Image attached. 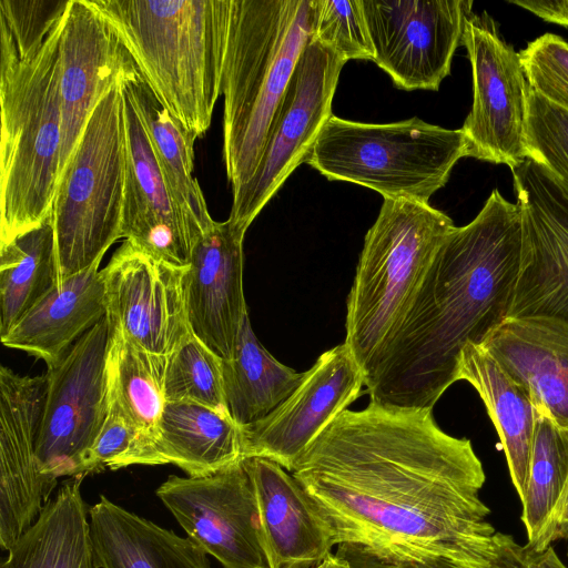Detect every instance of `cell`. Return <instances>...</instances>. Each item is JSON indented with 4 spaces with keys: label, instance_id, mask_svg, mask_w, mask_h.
Here are the masks:
<instances>
[{
    "label": "cell",
    "instance_id": "6da1fadb",
    "mask_svg": "<svg viewBox=\"0 0 568 568\" xmlns=\"http://www.w3.org/2000/svg\"><path fill=\"white\" fill-rule=\"evenodd\" d=\"M327 521L338 555L413 568H494L496 529L471 442L433 408L369 402L345 409L292 471Z\"/></svg>",
    "mask_w": 568,
    "mask_h": 568
},
{
    "label": "cell",
    "instance_id": "7a4b0ae2",
    "mask_svg": "<svg viewBox=\"0 0 568 568\" xmlns=\"http://www.w3.org/2000/svg\"><path fill=\"white\" fill-rule=\"evenodd\" d=\"M523 245L517 203L494 189L438 248L398 327L365 375L371 402L433 408L458 381L460 354L508 318Z\"/></svg>",
    "mask_w": 568,
    "mask_h": 568
},
{
    "label": "cell",
    "instance_id": "3957f363",
    "mask_svg": "<svg viewBox=\"0 0 568 568\" xmlns=\"http://www.w3.org/2000/svg\"><path fill=\"white\" fill-rule=\"evenodd\" d=\"M119 33L156 98L196 139L209 130L232 0H91Z\"/></svg>",
    "mask_w": 568,
    "mask_h": 568
},
{
    "label": "cell",
    "instance_id": "277c9868",
    "mask_svg": "<svg viewBox=\"0 0 568 568\" xmlns=\"http://www.w3.org/2000/svg\"><path fill=\"white\" fill-rule=\"evenodd\" d=\"M62 21L41 45L24 53L0 24V244L51 213L61 166Z\"/></svg>",
    "mask_w": 568,
    "mask_h": 568
},
{
    "label": "cell",
    "instance_id": "5b68a950",
    "mask_svg": "<svg viewBox=\"0 0 568 568\" xmlns=\"http://www.w3.org/2000/svg\"><path fill=\"white\" fill-rule=\"evenodd\" d=\"M313 23L314 0H232L222 78L223 155L232 192L255 172Z\"/></svg>",
    "mask_w": 568,
    "mask_h": 568
},
{
    "label": "cell",
    "instance_id": "8992f818",
    "mask_svg": "<svg viewBox=\"0 0 568 568\" xmlns=\"http://www.w3.org/2000/svg\"><path fill=\"white\" fill-rule=\"evenodd\" d=\"M455 227L428 203L384 200L346 300L345 344L365 375L389 341L438 248Z\"/></svg>",
    "mask_w": 568,
    "mask_h": 568
},
{
    "label": "cell",
    "instance_id": "52a82bcc",
    "mask_svg": "<svg viewBox=\"0 0 568 568\" xmlns=\"http://www.w3.org/2000/svg\"><path fill=\"white\" fill-rule=\"evenodd\" d=\"M465 156L469 154L462 129L418 118L376 124L332 115L305 163L329 181L358 184L384 200L428 203Z\"/></svg>",
    "mask_w": 568,
    "mask_h": 568
},
{
    "label": "cell",
    "instance_id": "ba28073f",
    "mask_svg": "<svg viewBox=\"0 0 568 568\" xmlns=\"http://www.w3.org/2000/svg\"><path fill=\"white\" fill-rule=\"evenodd\" d=\"M121 83L95 105L58 180L51 220L61 280L100 263L122 239L126 146Z\"/></svg>",
    "mask_w": 568,
    "mask_h": 568
},
{
    "label": "cell",
    "instance_id": "9c48e42d",
    "mask_svg": "<svg viewBox=\"0 0 568 568\" xmlns=\"http://www.w3.org/2000/svg\"><path fill=\"white\" fill-rule=\"evenodd\" d=\"M346 61L311 38L270 125L252 178L233 192L230 223L246 233L254 219L304 163L324 124Z\"/></svg>",
    "mask_w": 568,
    "mask_h": 568
},
{
    "label": "cell",
    "instance_id": "30bf717a",
    "mask_svg": "<svg viewBox=\"0 0 568 568\" xmlns=\"http://www.w3.org/2000/svg\"><path fill=\"white\" fill-rule=\"evenodd\" d=\"M109 345L110 325L104 316L47 372L37 457L41 473L53 481L82 476L83 460L105 422Z\"/></svg>",
    "mask_w": 568,
    "mask_h": 568
},
{
    "label": "cell",
    "instance_id": "8fae6325",
    "mask_svg": "<svg viewBox=\"0 0 568 568\" xmlns=\"http://www.w3.org/2000/svg\"><path fill=\"white\" fill-rule=\"evenodd\" d=\"M462 43L473 74V105L462 126L468 154L511 170L528 159V83L519 53L486 11L467 17Z\"/></svg>",
    "mask_w": 568,
    "mask_h": 568
},
{
    "label": "cell",
    "instance_id": "7c38bea8",
    "mask_svg": "<svg viewBox=\"0 0 568 568\" xmlns=\"http://www.w3.org/2000/svg\"><path fill=\"white\" fill-rule=\"evenodd\" d=\"M523 214V245L508 318L568 325V197L527 159L511 169Z\"/></svg>",
    "mask_w": 568,
    "mask_h": 568
},
{
    "label": "cell",
    "instance_id": "4fadbf2b",
    "mask_svg": "<svg viewBox=\"0 0 568 568\" xmlns=\"http://www.w3.org/2000/svg\"><path fill=\"white\" fill-rule=\"evenodd\" d=\"M374 62L407 91H437L462 43L468 0H362Z\"/></svg>",
    "mask_w": 568,
    "mask_h": 568
},
{
    "label": "cell",
    "instance_id": "5bb4252c",
    "mask_svg": "<svg viewBox=\"0 0 568 568\" xmlns=\"http://www.w3.org/2000/svg\"><path fill=\"white\" fill-rule=\"evenodd\" d=\"M156 495L187 538L224 568H270L243 458L203 477L172 475Z\"/></svg>",
    "mask_w": 568,
    "mask_h": 568
},
{
    "label": "cell",
    "instance_id": "9a60e30c",
    "mask_svg": "<svg viewBox=\"0 0 568 568\" xmlns=\"http://www.w3.org/2000/svg\"><path fill=\"white\" fill-rule=\"evenodd\" d=\"M186 272L125 240L101 270L110 327L146 352L169 357L192 334Z\"/></svg>",
    "mask_w": 568,
    "mask_h": 568
},
{
    "label": "cell",
    "instance_id": "2e32d148",
    "mask_svg": "<svg viewBox=\"0 0 568 568\" xmlns=\"http://www.w3.org/2000/svg\"><path fill=\"white\" fill-rule=\"evenodd\" d=\"M365 385V373L345 343L324 352L298 387L263 419L241 426L242 458L263 457L293 471L307 446Z\"/></svg>",
    "mask_w": 568,
    "mask_h": 568
},
{
    "label": "cell",
    "instance_id": "e0dca14e",
    "mask_svg": "<svg viewBox=\"0 0 568 568\" xmlns=\"http://www.w3.org/2000/svg\"><path fill=\"white\" fill-rule=\"evenodd\" d=\"M138 71L119 33L91 0H70L59 43L60 173L99 101Z\"/></svg>",
    "mask_w": 568,
    "mask_h": 568
},
{
    "label": "cell",
    "instance_id": "ac0fdd59",
    "mask_svg": "<svg viewBox=\"0 0 568 568\" xmlns=\"http://www.w3.org/2000/svg\"><path fill=\"white\" fill-rule=\"evenodd\" d=\"M47 374L0 367V545L9 547L36 521L57 481L40 470L37 439Z\"/></svg>",
    "mask_w": 568,
    "mask_h": 568
},
{
    "label": "cell",
    "instance_id": "d6986e66",
    "mask_svg": "<svg viewBox=\"0 0 568 568\" xmlns=\"http://www.w3.org/2000/svg\"><path fill=\"white\" fill-rule=\"evenodd\" d=\"M126 171L122 239L176 267H187L196 245L162 175L140 113L121 83Z\"/></svg>",
    "mask_w": 568,
    "mask_h": 568
},
{
    "label": "cell",
    "instance_id": "ffe728a7",
    "mask_svg": "<svg viewBox=\"0 0 568 568\" xmlns=\"http://www.w3.org/2000/svg\"><path fill=\"white\" fill-rule=\"evenodd\" d=\"M244 236L229 220L214 222L194 246L186 272L191 332L222 359L231 358L247 313L243 292Z\"/></svg>",
    "mask_w": 568,
    "mask_h": 568
},
{
    "label": "cell",
    "instance_id": "44dd1931",
    "mask_svg": "<svg viewBox=\"0 0 568 568\" xmlns=\"http://www.w3.org/2000/svg\"><path fill=\"white\" fill-rule=\"evenodd\" d=\"M253 484L270 568H312L332 554L331 528L302 485L280 464L243 458Z\"/></svg>",
    "mask_w": 568,
    "mask_h": 568
},
{
    "label": "cell",
    "instance_id": "7402d4cb",
    "mask_svg": "<svg viewBox=\"0 0 568 568\" xmlns=\"http://www.w3.org/2000/svg\"><path fill=\"white\" fill-rule=\"evenodd\" d=\"M481 346L527 389L538 414L568 430V325L507 318Z\"/></svg>",
    "mask_w": 568,
    "mask_h": 568
},
{
    "label": "cell",
    "instance_id": "603a6c76",
    "mask_svg": "<svg viewBox=\"0 0 568 568\" xmlns=\"http://www.w3.org/2000/svg\"><path fill=\"white\" fill-rule=\"evenodd\" d=\"M242 459L241 427L227 415L187 402H166L158 426L142 436L132 465L173 464L203 477Z\"/></svg>",
    "mask_w": 568,
    "mask_h": 568
},
{
    "label": "cell",
    "instance_id": "cb8c5ba5",
    "mask_svg": "<svg viewBox=\"0 0 568 568\" xmlns=\"http://www.w3.org/2000/svg\"><path fill=\"white\" fill-rule=\"evenodd\" d=\"M100 263L63 278L1 337L54 367L73 344L105 316Z\"/></svg>",
    "mask_w": 568,
    "mask_h": 568
},
{
    "label": "cell",
    "instance_id": "d4e9b609",
    "mask_svg": "<svg viewBox=\"0 0 568 568\" xmlns=\"http://www.w3.org/2000/svg\"><path fill=\"white\" fill-rule=\"evenodd\" d=\"M98 568H210L207 554L114 504L105 496L89 509Z\"/></svg>",
    "mask_w": 568,
    "mask_h": 568
},
{
    "label": "cell",
    "instance_id": "484cf974",
    "mask_svg": "<svg viewBox=\"0 0 568 568\" xmlns=\"http://www.w3.org/2000/svg\"><path fill=\"white\" fill-rule=\"evenodd\" d=\"M83 476L71 477L36 521L9 547L1 568H98L82 498Z\"/></svg>",
    "mask_w": 568,
    "mask_h": 568
},
{
    "label": "cell",
    "instance_id": "4316f807",
    "mask_svg": "<svg viewBox=\"0 0 568 568\" xmlns=\"http://www.w3.org/2000/svg\"><path fill=\"white\" fill-rule=\"evenodd\" d=\"M479 394L499 435L513 486L523 496L531 449L536 407L527 389L481 345L468 344L460 354L458 381Z\"/></svg>",
    "mask_w": 568,
    "mask_h": 568
},
{
    "label": "cell",
    "instance_id": "83f0119b",
    "mask_svg": "<svg viewBox=\"0 0 568 568\" xmlns=\"http://www.w3.org/2000/svg\"><path fill=\"white\" fill-rule=\"evenodd\" d=\"M148 132L172 200L196 242L214 224L204 194L194 176L196 138L156 98L138 71L122 81Z\"/></svg>",
    "mask_w": 568,
    "mask_h": 568
},
{
    "label": "cell",
    "instance_id": "f1b7e54d",
    "mask_svg": "<svg viewBox=\"0 0 568 568\" xmlns=\"http://www.w3.org/2000/svg\"><path fill=\"white\" fill-rule=\"evenodd\" d=\"M229 416L241 427L256 423L298 387L304 373L280 363L257 339L245 314L233 354L222 359Z\"/></svg>",
    "mask_w": 568,
    "mask_h": 568
},
{
    "label": "cell",
    "instance_id": "f546056e",
    "mask_svg": "<svg viewBox=\"0 0 568 568\" xmlns=\"http://www.w3.org/2000/svg\"><path fill=\"white\" fill-rule=\"evenodd\" d=\"M61 281L50 213L41 224L0 244V336Z\"/></svg>",
    "mask_w": 568,
    "mask_h": 568
},
{
    "label": "cell",
    "instance_id": "4dcf8cb0",
    "mask_svg": "<svg viewBox=\"0 0 568 568\" xmlns=\"http://www.w3.org/2000/svg\"><path fill=\"white\" fill-rule=\"evenodd\" d=\"M168 357L151 354L110 327L106 375L110 402L142 433L150 436L166 404Z\"/></svg>",
    "mask_w": 568,
    "mask_h": 568
},
{
    "label": "cell",
    "instance_id": "1f68e13d",
    "mask_svg": "<svg viewBox=\"0 0 568 568\" xmlns=\"http://www.w3.org/2000/svg\"><path fill=\"white\" fill-rule=\"evenodd\" d=\"M568 477V430L536 412L525 489L520 498L527 545L545 530Z\"/></svg>",
    "mask_w": 568,
    "mask_h": 568
},
{
    "label": "cell",
    "instance_id": "d6a6232c",
    "mask_svg": "<svg viewBox=\"0 0 568 568\" xmlns=\"http://www.w3.org/2000/svg\"><path fill=\"white\" fill-rule=\"evenodd\" d=\"M164 395L166 402L194 403L227 414L222 358L191 334L168 357Z\"/></svg>",
    "mask_w": 568,
    "mask_h": 568
},
{
    "label": "cell",
    "instance_id": "836d02e7",
    "mask_svg": "<svg viewBox=\"0 0 568 568\" xmlns=\"http://www.w3.org/2000/svg\"><path fill=\"white\" fill-rule=\"evenodd\" d=\"M527 158L538 163L568 197V112L528 87Z\"/></svg>",
    "mask_w": 568,
    "mask_h": 568
},
{
    "label": "cell",
    "instance_id": "e575fe53",
    "mask_svg": "<svg viewBox=\"0 0 568 568\" xmlns=\"http://www.w3.org/2000/svg\"><path fill=\"white\" fill-rule=\"evenodd\" d=\"M312 39L334 50L346 62L373 61L375 57L362 0H314Z\"/></svg>",
    "mask_w": 568,
    "mask_h": 568
},
{
    "label": "cell",
    "instance_id": "d590c367",
    "mask_svg": "<svg viewBox=\"0 0 568 568\" xmlns=\"http://www.w3.org/2000/svg\"><path fill=\"white\" fill-rule=\"evenodd\" d=\"M518 53L528 87L568 112V42L545 33Z\"/></svg>",
    "mask_w": 568,
    "mask_h": 568
},
{
    "label": "cell",
    "instance_id": "8d00e7d4",
    "mask_svg": "<svg viewBox=\"0 0 568 568\" xmlns=\"http://www.w3.org/2000/svg\"><path fill=\"white\" fill-rule=\"evenodd\" d=\"M70 0H0V24L20 53L43 43L62 20Z\"/></svg>",
    "mask_w": 568,
    "mask_h": 568
},
{
    "label": "cell",
    "instance_id": "74e56055",
    "mask_svg": "<svg viewBox=\"0 0 568 568\" xmlns=\"http://www.w3.org/2000/svg\"><path fill=\"white\" fill-rule=\"evenodd\" d=\"M143 433L110 402L105 422L89 449L82 465L81 475L104 469L116 470L132 465V458Z\"/></svg>",
    "mask_w": 568,
    "mask_h": 568
},
{
    "label": "cell",
    "instance_id": "f35d334b",
    "mask_svg": "<svg viewBox=\"0 0 568 568\" xmlns=\"http://www.w3.org/2000/svg\"><path fill=\"white\" fill-rule=\"evenodd\" d=\"M496 560L494 568H568L552 546L537 551L521 545L511 535L496 531Z\"/></svg>",
    "mask_w": 568,
    "mask_h": 568
},
{
    "label": "cell",
    "instance_id": "ab89813d",
    "mask_svg": "<svg viewBox=\"0 0 568 568\" xmlns=\"http://www.w3.org/2000/svg\"><path fill=\"white\" fill-rule=\"evenodd\" d=\"M556 540H567L568 556V477L545 530L537 544L531 548L541 551L552 546V542Z\"/></svg>",
    "mask_w": 568,
    "mask_h": 568
},
{
    "label": "cell",
    "instance_id": "60d3db41",
    "mask_svg": "<svg viewBox=\"0 0 568 568\" xmlns=\"http://www.w3.org/2000/svg\"><path fill=\"white\" fill-rule=\"evenodd\" d=\"M551 23L568 28V0H507Z\"/></svg>",
    "mask_w": 568,
    "mask_h": 568
},
{
    "label": "cell",
    "instance_id": "b9f144b4",
    "mask_svg": "<svg viewBox=\"0 0 568 568\" xmlns=\"http://www.w3.org/2000/svg\"><path fill=\"white\" fill-rule=\"evenodd\" d=\"M338 555V554H337ZM344 557L349 565V568H413V567H406V566H398V565H390L385 564L367 558L356 557V556H346V555H339Z\"/></svg>",
    "mask_w": 568,
    "mask_h": 568
},
{
    "label": "cell",
    "instance_id": "7bdbcfd3",
    "mask_svg": "<svg viewBox=\"0 0 568 568\" xmlns=\"http://www.w3.org/2000/svg\"><path fill=\"white\" fill-rule=\"evenodd\" d=\"M312 568H349L348 561L337 555V554H331L328 557H326L322 562L318 565L312 567Z\"/></svg>",
    "mask_w": 568,
    "mask_h": 568
}]
</instances>
